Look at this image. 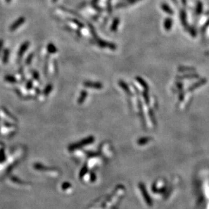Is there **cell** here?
<instances>
[{
  "label": "cell",
  "mask_w": 209,
  "mask_h": 209,
  "mask_svg": "<svg viewBox=\"0 0 209 209\" xmlns=\"http://www.w3.org/2000/svg\"><path fill=\"white\" fill-rule=\"evenodd\" d=\"M119 24H120V20H119L118 18H116L114 19L110 26V30L113 31V32H116L118 28Z\"/></svg>",
  "instance_id": "13"
},
{
  "label": "cell",
  "mask_w": 209,
  "mask_h": 209,
  "mask_svg": "<svg viewBox=\"0 0 209 209\" xmlns=\"http://www.w3.org/2000/svg\"><path fill=\"white\" fill-rule=\"evenodd\" d=\"M95 40L96 41L97 45L102 48H108L111 50H115L116 49V45L115 43L108 42V41H105L100 39L98 37L95 39Z\"/></svg>",
  "instance_id": "2"
},
{
  "label": "cell",
  "mask_w": 209,
  "mask_h": 209,
  "mask_svg": "<svg viewBox=\"0 0 209 209\" xmlns=\"http://www.w3.org/2000/svg\"><path fill=\"white\" fill-rule=\"evenodd\" d=\"M4 80L7 82L11 83H15L17 82V79L12 75H6L4 77Z\"/></svg>",
  "instance_id": "20"
},
{
  "label": "cell",
  "mask_w": 209,
  "mask_h": 209,
  "mask_svg": "<svg viewBox=\"0 0 209 209\" xmlns=\"http://www.w3.org/2000/svg\"><path fill=\"white\" fill-rule=\"evenodd\" d=\"M94 141V138L93 137H89L86 138V139H84L83 140L81 141V142H79L76 143V144H72L71 145H70L69 147V150L70 151H73L75 150L79 149V148H81L82 147L86 146V145L90 144L91 143H93Z\"/></svg>",
  "instance_id": "1"
},
{
  "label": "cell",
  "mask_w": 209,
  "mask_h": 209,
  "mask_svg": "<svg viewBox=\"0 0 209 209\" xmlns=\"http://www.w3.org/2000/svg\"><path fill=\"white\" fill-rule=\"evenodd\" d=\"M124 1H129V0H124Z\"/></svg>",
  "instance_id": "36"
},
{
  "label": "cell",
  "mask_w": 209,
  "mask_h": 209,
  "mask_svg": "<svg viewBox=\"0 0 209 209\" xmlns=\"http://www.w3.org/2000/svg\"><path fill=\"white\" fill-rule=\"evenodd\" d=\"M84 86L86 87H89V88H93V89H102L103 87L102 84L99 82H93V81H86L84 82Z\"/></svg>",
  "instance_id": "5"
},
{
  "label": "cell",
  "mask_w": 209,
  "mask_h": 209,
  "mask_svg": "<svg viewBox=\"0 0 209 209\" xmlns=\"http://www.w3.org/2000/svg\"><path fill=\"white\" fill-rule=\"evenodd\" d=\"M3 45H4V41L3 39H0V55H1L2 49H3Z\"/></svg>",
  "instance_id": "33"
},
{
  "label": "cell",
  "mask_w": 209,
  "mask_h": 209,
  "mask_svg": "<svg viewBox=\"0 0 209 209\" xmlns=\"http://www.w3.org/2000/svg\"><path fill=\"white\" fill-rule=\"evenodd\" d=\"M118 84H119V86H120L123 89H124L126 93L131 94L130 89H129V87L127 85V83H125L123 81H119Z\"/></svg>",
  "instance_id": "19"
},
{
  "label": "cell",
  "mask_w": 209,
  "mask_h": 209,
  "mask_svg": "<svg viewBox=\"0 0 209 209\" xmlns=\"http://www.w3.org/2000/svg\"><path fill=\"white\" fill-rule=\"evenodd\" d=\"M179 16H180V20L182 23V25L184 26V27L188 28V23H187V16H186V13L185 10H181L180 12H179Z\"/></svg>",
  "instance_id": "8"
},
{
  "label": "cell",
  "mask_w": 209,
  "mask_h": 209,
  "mask_svg": "<svg viewBox=\"0 0 209 209\" xmlns=\"http://www.w3.org/2000/svg\"><path fill=\"white\" fill-rule=\"evenodd\" d=\"M33 81H31V80H29V81H27V83H26V89H31L33 88Z\"/></svg>",
  "instance_id": "27"
},
{
  "label": "cell",
  "mask_w": 209,
  "mask_h": 209,
  "mask_svg": "<svg viewBox=\"0 0 209 209\" xmlns=\"http://www.w3.org/2000/svg\"><path fill=\"white\" fill-rule=\"evenodd\" d=\"M208 26H209V19L207 21H206V23L205 24V25L203 26V27L202 28V33L205 32V31L208 27Z\"/></svg>",
  "instance_id": "30"
},
{
  "label": "cell",
  "mask_w": 209,
  "mask_h": 209,
  "mask_svg": "<svg viewBox=\"0 0 209 209\" xmlns=\"http://www.w3.org/2000/svg\"><path fill=\"white\" fill-rule=\"evenodd\" d=\"M29 46H30V42H29L28 41H25V42L20 45V47L19 48L18 52V57L19 58L23 57V56L25 54V53L28 49Z\"/></svg>",
  "instance_id": "4"
},
{
  "label": "cell",
  "mask_w": 209,
  "mask_h": 209,
  "mask_svg": "<svg viewBox=\"0 0 209 209\" xmlns=\"http://www.w3.org/2000/svg\"><path fill=\"white\" fill-rule=\"evenodd\" d=\"M33 58H34V53H31L30 54H28V56L26 57V58L25 64L27 65V66L30 65L31 64V62H32V61H33Z\"/></svg>",
  "instance_id": "22"
},
{
  "label": "cell",
  "mask_w": 209,
  "mask_h": 209,
  "mask_svg": "<svg viewBox=\"0 0 209 209\" xmlns=\"http://www.w3.org/2000/svg\"><path fill=\"white\" fill-rule=\"evenodd\" d=\"M70 21H71L72 23H73L74 24H75V25H76L80 28H82L84 27L83 24L81 22H80V20H77V19L74 18V19H70Z\"/></svg>",
  "instance_id": "24"
},
{
  "label": "cell",
  "mask_w": 209,
  "mask_h": 209,
  "mask_svg": "<svg viewBox=\"0 0 209 209\" xmlns=\"http://www.w3.org/2000/svg\"><path fill=\"white\" fill-rule=\"evenodd\" d=\"M53 88V86L51 84L48 85L47 86L45 87L44 90H43V94L45 95V96H48L50 94V92L52 91Z\"/></svg>",
  "instance_id": "23"
},
{
  "label": "cell",
  "mask_w": 209,
  "mask_h": 209,
  "mask_svg": "<svg viewBox=\"0 0 209 209\" xmlns=\"http://www.w3.org/2000/svg\"><path fill=\"white\" fill-rule=\"evenodd\" d=\"M6 3L9 4V3H10V2L12 1V0H6Z\"/></svg>",
  "instance_id": "34"
},
{
  "label": "cell",
  "mask_w": 209,
  "mask_h": 209,
  "mask_svg": "<svg viewBox=\"0 0 209 209\" xmlns=\"http://www.w3.org/2000/svg\"><path fill=\"white\" fill-rule=\"evenodd\" d=\"M136 80H137V81L139 83L141 86L144 87V88L145 89V90H148V84L146 83V82H145L144 79L141 78V77H136Z\"/></svg>",
  "instance_id": "21"
},
{
  "label": "cell",
  "mask_w": 209,
  "mask_h": 209,
  "mask_svg": "<svg viewBox=\"0 0 209 209\" xmlns=\"http://www.w3.org/2000/svg\"><path fill=\"white\" fill-rule=\"evenodd\" d=\"M206 83V79H202V80H200V81H199L197 83H194V85H192V86L189 87L188 90L189 91H192L193 90H194V89H196L197 88H198V87H200V86H203V85L205 84Z\"/></svg>",
  "instance_id": "9"
},
{
  "label": "cell",
  "mask_w": 209,
  "mask_h": 209,
  "mask_svg": "<svg viewBox=\"0 0 209 209\" xmlns=\"http://www.w3.org/2000/svg\"><path fill=\"white\" fill-rule=\"evenodd\" d=\"M32 75L33 79H35L36 81H39V74L37 71V70H32Z\"/></svg>",
  "instance_id": "25"
},
{
  "label": "cell",
  "mask_w": 209,
  "mask_h": 209,
  "mask_svg": "<svg viewBox=\"0 0 209 209\" xmlns=\"http://www.w3.org/2000/svg\"><path fill=\"white\" fill-rule=\"evenodd\" d=\"M87 171V167H86V166H84L83 168V169H81V171L80 172V175H79V176L81 177V178H82V177L85 175V174L86 173Z\"/></svg>",
  "instance_id": "28"
},
{
  "label": "cell",
  "mask_w": 209,
  "mask_h": 209,
  "mask_svg": "<svg viewBox=\"0 0 209 209\" xmlns=\"http://www.w3.org/2000/svg\"><path fill=\"white\" fill-rule=\"evenodd\" d=\"M10 50L9 49H5L4 50L3 52V55H2V62L4 63V64H6L8 62V60H9V56H10Z\"/></svg>",
  "instance_id": "12"
},
{
  "label": "cell",
  "mask_w": 209,
  "mask_h": 209,
  "mask_svg": "<svg viewBox=\"0 0 209 209\" xmlns=\"http://www.w3.org/2000/svg\"><path fill=\"white\" fill-rule=\"evenodd\" d=\"M160 7H161L162 10L164 12L169 14V15H173L174 14V11L172 10L171 7H170L167 4L162 3L161 5H160Z\"/></svg>",
  "instance_id": "10"
},
{
  "label": "cell",
  "mask_w": 209,
  "mask_h": 209,
  "mask_svg": "<svg viewBox=\"0 0 209 209\" xmlns=\"http://www.w3.org/2000/svg\"><path fill=\"white\" fill-rule=\"evenodd\" d=\"M188 30L189 31V33H190V35L192 36L193 37H195L196 35V31L195 29H194L193 27H190V28H188Z\"/></svg>",
  "instance_id": "26"
},
{
  "label": "cell",
  "mask_w": 209,
  "mask_h": 209,
  "mask_svg": "<svg viewBox=\"0 0 209 209\" xmlns=\"http://www.w3.org/2000/svg\"><path fill=\"white\" fill-rule=\"evenodd\" d=\"M52 1H53V2H56L57 0H52Z\"/></svg>",
  "instance_id": "35"
},
{
  "label": "cell",
  "mask_w": 209,
  "mask_h": 209,
  "mask_svg": "<svg viewBox=\"0 0 209 209\" xmlns=\"http://www.w3.org/2000/svg\"><path fill=\"white\" fill-rule=\"evenodd\" d=\"M203 10V5L201 1H197L196 6V14L197 16H199L202 12Z\"/></svg>",
  "instance_id": "15"
},
{
  "label": "cell",
  "mask_w": 209,
  "mask_h": 209,
  "mask_svg": "<svg viewBox=\"0 0 209 209\" xmlns=\"http://www.w3.org/2000/svg\"><path fill=\"white\" fill-rule=\"evenodd\" d=\"M141 1V0H129V1H126L125 2H121V3H118L116 5V8H125V7H127L129 6H131V5H133V4L137 3V2Z\"/></svg>",
  "instance_id": "6"
},
{
  "label": "cell",
  "mask_w": 209,
  "mask_h": 209,
  "mask_svg": "<svg viewBox=\"0 0 209 209\" xmlns=\"http://www.w3.org/2000/svg\"><path fill=\"white\" fill-rule=\"evenodd\" d=\"M199 75L197 74H188V75H181V76H178L177 78L179 79H192V78H198Z\"/></svg>",
  "instance_id": "17"
},
{
  "label": "cell",
  "mask_w": 209,
  "mask_h": 209,
  "mask_svg": "<svg viewBox=\"0 0 209 209\" xmlns=\"http://www.w3.org/2000/svg\"><path fill=\"white\" fill-rule=\"evenodd\" d=\"M172 19L171 18H167L164 21V28L167 31H169L171 29L172 26Z\"/></svg>",
  "instance_id": "11"
},
{
  "label": "cell",
  "mask_w": 209,
  "mask_h": 209,
  "mask_svg": "<svg viewBox=\"0 0 209 209\" xmlns=\"http://www.w3.org/2000/svg\"><path fill=\"white\" fill-rule=\"evenodd\" d=\"M87 96V92L85 90H83L80 94V97L78 99V103L81 104L84 102V101L86 100Z\"/></svg>",
  "instance_id": "16"
},
{
  "label": "cell",
  "mask_w": 209,
  "mask_h": 209,
  "mask_svg": "<svg viewBox=\"0 0 209 209\" xmlns=\"http://www.w3.org/2000/svg\"><path fill=\"white\" fill-rule=\"evenodd\" d=\"M143 96H144V98L145 99V100L146 101V103L148 104V102H149V98H148V95L147 94V92H144V94H143Z\"/></svg>",
  "instance_id": "32"
},
{
  "label": "cell",
  "mask_w": 209,
  "mask_h": 209,
  "mask_svg": "<svg viewBox=\"0 0 209 209\" xmlns=\"http://www.w3.org/2000/svg\"><path fill=\"white\" fill-rule=\"evenodd\" d=\"M140 187L141 191H142V192L143 196H144V198L145 199V201H146V202L148 203V205H152L151 199L150 198L149 196L148 195V193H147V191H146V189H145L144 188V186H143V184H140Z\"/></svg>",
  "instance_id": "7"
},
{
  "label": "cell",
  "mask_w": 209,
  "mask_h": 209,
  "mask_svg": "<svg viewBox=\"0 0 209 209\" xmlns=\"http://www.w3.org/2000/svg\"><path fill=\"white\" fill-rule=\"evenodd\" d=\"M25 20L26 19L25 17L23 16H21L20 18H18L16 21H14V23L12 24L10 26V31H12V32L16 31L17 28H18L22 25H23V24L25 23Z\"/></svg>",
  "instance_id": "3"
},
{
  "label": "cell",
  "mask_w": 209,
  "mask_h": 209,
  "mask_svg": "<svg viewBox=\"0 0 209 209\" xmlns=\"http://www.w3.org/2000/svg\"><path fill=\"white\" fill-rule=\"evenodd\" d=\"M47 51L49 53L53 54V53H56L58 52V50L54 44H53L52 43H48L47 45Z\"/></svg>",
  "instance_id": "14"
},
{
  "label": "cell",
  "mask_w": 209,
  "mask_h": 209,
  "mask_svg": "<svg viewBox=\"0 0 209 209\" xmlns=\"http://www.w3.org/2000/svg\"><path fill=\"white\" fill-rule=\"evenodd\" d=\"M71 186H70V184L69 183H64L62 184V189H69V188H70V187Z\"/></svg>",
  "instance_id": "31"
},
{
  "label": "cell",
  "mask_w": 209,
  "mask_h": 209,
  "mask_svg": "<svg viewBox=\"0 0 209 209\" xmlns=\"http://www.w3.org/2000/svg\"><path fill=\"white\" fill-rule=\"evenodd\" d=\"M178 70L179 72H194L195 71V69L193 67H189V66H179Z\"/></svg>",
  "instance_id": "18"
},
{
  "label": "cell",
  "mask_w": 209,
  "mask_h": 209,
  "mask_svg": "<svg viewBox=\"0 0 209 209\" xmlns=\"http://www.w3.org/2000/svg\"><path fill=\"white\" fill-rule=\"evenodd\" d=\"M98 0H92V1H91V4H92V6H93V7L94 8H96V10H98L99 9V7L98 6Z\"/></svg>",
  "instance_id": "29"
}]
</instances>
